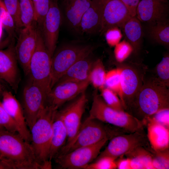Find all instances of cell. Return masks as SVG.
I'll return each instance as SVG.
<instances>
[{"mask_svg": "<svg viewBox=\"0 0 169 169\" xmlns=\"http://www.w3.org/2000/svg\"><path fill=\"white\" fill-rule=\"evenodd\" d=\"M0 156L9 169H39L30 142L17 133L0 130Z\"/></svg>", "mask_w": 169, "mask_h": 169, "instance_id": "6da1fadb", "label": "cell"}, {"mask_svg": "<svg viewBox=\"0 0 169 169\" xmlns=\"http://www.w3.org/2000/svg\"><path fill=\"white\" fill-rule=\"evenodd\" d=\"M169 108L168 87L159 82L154 77L145 79L143 85L133 103L127 110L143 122L157 111Z\"/></svg>", "mask_w": 169, "mask_h": 169, "instance_id": "7a4b0ae2", "label": "cell"}, {"mask_svg": "<svg viewBox=\"0 0 169 169\" xmlns=\"http://www.w3.org/2000/svg\"><path fill=\"white\" fill-rule=\"evenodd\" d=\"M57 110L47 105L30 130V143L41 169L51 168L49 152L52 126Z\"/></svg>", "mask_w": 169, "mask_h": 169, "instance_id": "3957f363", "label": "cell"}, {"mask_svg": "<svg viewBox=\"0 0 169 169\" xmlns=\"http://www.w3.org/2000/svg\"><path fill=\"white\" fill-rule=\"evenodd\" d=\"M95 89L93 94V101L89 117L111 125L128 133L145 132V124L125 111L116 110L109 106Z\"/></svg>", "mask_w": 169, "mask_h": 169, "instance_id": "277c9868", "label": "cell"}, {"mask_svg": "<svg viewBox=\"0 0 169 169\" xmlns=\"http://www.w3.org/2000/svg\"><path fill=\"white\" fill-rule=\"evenodd\" d=\"M121 130L108 129L104 123L89 116L81 123L75 137L66 143L56 154H63L77 148L92 145L102 140L123 133Z\"/></svg>", "mask_w": 169, "mask_h": 169, "instance_id": "5b68a950", "label": "cell"}, {"mask_svg": "<svg viewBox=\"0 0 169 169\" xmlns=\"http://www.w3.org/2000/svg\"><path fill=\"white\" fill-rule=\"evenodd\" d=\"M51 58L39 29L36 47L31 57L28 75L48 95L51 89Z\"/></svg>", "mask_w": 169, "mask_h": 169, "instance_id": "8992f818", "label": "cell"}, {"mask_svg": "<svg viewBox=\"0 0 169 169\" xmlns=\"http://www.w3.org/2000/svg\"><path fill=\"white\" fill-rule=\"evenodd\" d=\"M94 49L90 45L68 44L54 53L51 58V88L72 65L90 55Z\"/></svg>", "mask_w": 169, "mask_h": 169, "instance_id": "52a82bcc", "label": "cell"}, {"mask_svg": "<svg viewBox=\"0 0 169 169\" xmlns=\"http://www.w3.org/2000/svg\"><path fill=\"white\" fill-rule=\"evenodd\" d=\"M121 69V84L125 110L131 105L142 87L147 69L144 64L134 62L118 63Z\"/></svg>", "mask_w": 169, "mask_h": 169, "instance_id": "ba28073f", "label": "cell"}, {"mask_svg": "<svg viewBox=\"0 0 169 169\" xmlns=\"http://www.w3.org/2000/svg\"><path fill=\"white\" fill-rule=\"evenodd\" d=\"M47 95L38 84L29 79L23 94V109L29 130L47 105Z\"/></svg>", "mask_w": 169, "mask_h": 169, "instance_id": "9c48e42d", "label": "cell"}, {"mask_svg": "<svg viewBox=\"0 0 169 169\" xmlns=\"http://www.w3.org/2000/svg\"><path fill=\"white\" fill-rule=\"evenodd\" d=\"M139 146L147 148L151 147L145 132L136 131L128 134H120L111 138L99 157L109 156L116 159Z\"/></svg>", "mask_w": 169, "mask_h": 169, "instance_id": "30bf717a", "label": "cell"}, {"mask_svg": "<svg viewBox=\"0 0 169 169\" xmlns=\"http://www.w3.org/2000/svg\"><path fill=\"white\" fill-rule=\"evenodd\" d=\"M109 139L105 138L94 145L79 147L64 154L57 155L54 157L56 162L64 169H84L97 156Z\"/></svg>", "mask_w": 169, "mask_h": 169, "instance_id": "8fae6325", "label": "cell"}, {"mask_svg": "<svg viewBox=\"0 0 169 169\" xmlns=\"http://www.w3.org/2000/svg\"><path fill=\"white\" fill-rule=\"evenodd\" d=\"M39 30L35 22L20 30L15 51L17 61L28 75L31 57L35 50Z\"/></svg>", "mask_w": 169, "mask_h": 169, "instance_id": "7c38bea8", "label": "cell"}, {"mask_svg": "<svg viewBox=\"0 0 169 169\" xmlns=\"http://www.w3.org/2000/svg\"><path fill=\"white\" fill-rule=\"evenodd\" d=\"M85 92L77 97L66 107L57 111V115L62 120L67 131L66 143L70 141L75 137L81 124L82 117L88 100Z\"/></svg>", "mask_w": 169, "mask_h": 169, "instance_id": "4fadbf2b", "label": "cell"}, {"mask_svg": "<svg viewBox=\"0 0 169 169\" xmlns=\"http://www.w3.org/2000/svg\"><path fill=\"white\" fill-rule=\"evenodd\" d=\"M90 84L89 79L81 82H58L48 95L47 105L58 110L66 102L84 92Z\"/></svg>", "mask_w": 169, "mask_h": 169, "instance_id": "5bb4252c", "label": "cell"}, {"mask_svg": "<svg viewBox=\"0 0 169 169\" xmlns=\"http://www.w3.org/2000/svg\"><path fill=\"white\" fill-rule=\"evenodd\" d=\"M61 22L58 0H51L41 31L45 45L51 57L56 49Z\"/></svg>", "mask_w": 169, "mask_h": 169, "instance_id": "9a60e30c", "label": "cell"}, {"mask_svg": "<svg viewBox=\"0 0 169 169\" xmlns=\"http://www.w3.org/2000/svg\"><path fill=\"white\" fill-rule=\"evenodd\" d=\"M103 4L101 34L113 27L122 28L131 17L125 5L120 0H102Z\"/></svg>", "mask_w": 169, "mask_h": 169, "instance_id": "2e32d148", "label": "cell"}, {"mask_svg": "<svg viewBox=\"0 0 169 169\" xmlns=\"http://www.w3.org/2000/svg\"><path fill=\"white\" fill-rule=\"evenodd\" d=\"M17 59L13 42L5 49H0V79L16 92L20 80Z\"/></svg>", "mask_w": 169, "mask_h": 169, "instance_id": "e0dca14e", "label": "cell"}, {"mask_svg": "<svg viewBox=\"0 0 169 169\" xmlns=\"http://www.w3.org/2000/svg\"><path fill=\"white\" fill-rule=\"evenodd\" d=\"M168 2L161 0H140L136 16L141 21L150 24L167 20Z\"/></svg>", "mask_w": 169, "mask_h": 169, "instance_id": "ac0fdd59", "label": "cell"}, {"mask_svg": "<svg viewBox=\"0 0 169 169\" xmlns=\"http://www.w3.org/2000/svg\"><path fill=\"white\" fill-rule=\"evenodd\" d=\"M2 103L9 115L17 125L18 134L26 141H31L30 132L27 126L22 107L9 91L5 90L3 93Z\"/></svg>", "mask_w": 169, "mask_h": 169, "instance_id": "d6986e66", "label": "cell"}, {"mask_svg": "<svg viewBox=\"0 0 169 169\" xmlns=\"http://www.w3.org/2000/svg\"><path fill=\"white\" fill-rule=\"evenodd\" d=\"M90 7L83 15L77 31L87 34L100 33L102 27L103 4L102 0H91Z\"/></svg>", "mask_w": 169, "mask_h": 169, "instance_id": "ffe728a7", "label": "cell"}, {"mask_svg": "<svg viewBox=\"0 0 169 169\" xmlns=\"http://www.w3.org/2000/svg\"><path fill=\"white\" fill-rule=\"evenodd\" d=\"M147 136L151 149L155 151L169 148V128L149 120L145 121Z\"/></svg>", "mask_w": 169, "mask_h": 169, "instance_id": "44dd1931", "label": "cell"}, {"mask_svg": "<svg viewBox=\"0 0 169 169\" xmlns=\"http://www.w3.org/2000/svg\"><path fill=\"white\" fill-rule=\"evenodd\" d=\"M66 21L72 29L78 30L82 18L90 6L91 0H64Z\"/></svg>", "mask_w": 169, "mask_h": 169, "instance_id": "7402d4cb", "label": "cell"}, {"mask_svg": "<svg viewBox=\"0 0 169 169\" xmlns=\"http://www.w3.org/2000/svg\"><path fill=\"white\" fill-rule=\"evenodd\" d=\"M90 56V55L83 58L74 64L58 82H81L89 79L94 61Z\"/></svg>", "mask_w": 169, "mask_h": 169, "instance_id": "603a6c76", "label": "cell"}, {"mask_svg": "<svg viewBox=\"0 0 169 169\" xmlns=\"http://www.w3.org/2000/svg\"><path fill=\"white\" fill-rule=\"evenodd\" d=\"M122 29L126 40L132 47L133 52L137 54L141 48L143 34L141 21L136 16L131 17Z\"/></svg>", "mask_w": 169, "mask_h": 169, "instance_id": "cb8c5ba5", "label": "cell"}, {"mask_svg": "<svg viewBox=\"0 0 169 169\" xmlns=\"http://www.w3.org/2000/svg\"><path fill=\"white\" fill-rule=\"evenodd\" d=\"M68 138V133L61 119L56 115L53 124L52 134L49 152V160L54 158L65 145Z\"/></svg>", "mask_w": 169, "mask_h": 169, "instance_id": "d4e9b609", "label": "cell"}, {"mask_svg": "<svg viewBox=\"0 0 169 169\" xmlns=\"http://www.w3.org/2000/svg\"><path fill=\"white\" fill-rule=\"evenodd\" d=\"M151 149L139 146L125 155L131 159V169H153Z\"/></svg>", "mask_w": 169, "mask_h": 169, "instance_id": "484cf974", "label": "cell"}, {"mask_svg": "<svg viewBox=\"0 0 169 169\" xmlns=\"http://www.w3.org/2000/svg\"><path fill=\"white\" fill-rule=\"evenodd\" d=\"M148 33L156 42L168 46L169 44V23L167 20L150 24Z\"/></svg>", "mask_w": 169, "mask_h": 169, "instance_id": "4316f807", "label": "cell"}, {"mask_svg": "<svg viewBox=\"0 0 169 169\" xmlns=\"http://www.w3.org/2000/svg\"><path fill=\"white\" fill-rule=\"evenodd\" d=\"M106 73L102 60L98 59L94 60L90 73L89 79L90 83L96 89L100 90L105 87Z\"/></svg>", "mask_w": 169, "mask_h": 169, "instance_id": "83f0119b", "label": "cell"}, {"mask_svg": "<svg viewBox=\"0 0 169 169\" xmlns=\"http://www.w3.org/2000/svg\"><path fill=\"white\" fill-rule=\"evenodd\" d=\"M121 69L118 67L106 72L105 87L117 94L123 105L121 84Z\"/></svg>", "mask_w": 169, "mask_h": 169, "instance_id": "f1b7e54d", "label": "cell"}, {"mask_svg": "<svg viewBox=\"0 0 169 169\" xmlns=\"http://www.w3.org/2000/svg\"><path fill=\"white\" fill-rule=\"evenodd\" d=\"M21 20L23 27L32 25L35 21V11L32 0H18Z\"/></svg>", "mask_w": 169, "mask_h": 169, "instance_id": "f546056e", "label": "cell"}, {"mask_svg": "<svg viewBox=\"0 0 169 169\" xmlns=\"http://www.w3.org/2000/svg\"><path fill=\"white\" fill-rule=\"evenodd\" d=\"M154 77L160 83L169 86V55L166 54L161 61L156 66Z\"/></svg>", "mask_w": 169, "mask_h": 169, "instance_id": "4dcf8cb0", "label": "cell"}, {"mask_svg": "<svg viewBox=\"0 0 169 169\" xmlns=\"http://www.w3.org/2000/svg\"><path fill=\"white\" fill-rule=\"evenodd\" d=\"M100 90V95L109 106L117 111H125L124 106L116 93L105 87Z\"/></svg>", "mask_w": 169, "mask_h": 169, "instance_id": "1f68e13d", "label": "cell"}, {"mask_svg": "<svg viewBox=\"0 0 169 169\" xmlns=\"http://www.w3.org/2000/svg\"><path fill=\"white\" fill-rule=\"evenodd\" d=\"M0 23L8 36L13 38L17 28L13 19L6 9L3 0H0Z\"/></svg>", "mask_w": 169, "mask_h": 169, "instance_id": "d6a6232c", "label": "cell"}, {"mask_svg": "<svg viewBox=\"0 0 169 169\" xmlns=\"http://www.w3.org/2000/svg\"><path fill=\"white\" fill-rule=\"evenodd\" d=\"M51 0H37L34 5L35 21L41 31L45 16L49 9Z\"/></svg>", "mask_w": 169, "mask_h": 169, "instance_id": "836d02e7", "label": "cell"}, {"mask_svg": "<svg viewBox=\"0 0 169 169\" xmlns=\"http://www.w3.org/2000/svg\"><path fill=\"white\" fill-rule=\"evenodd\" d=\"M153 169H169V148L160 151H155L151 148Z\"/></svg>", "mask_w": 169, "mask_h": 169, "instance_id": "e575fe53", "label": "cell"}, {"mask_svg": "<svg viewBox=\"0 0 169 169\" xmlns=\"http://www.w3.org/2000/svg\"><path fill=\"white\" fill-rule=\"evenodd\" d=\"M8 13L13 19L16 28L23 27L21 16L18 0H3Z\"/></svg>", "mask_w": 169, "mask_h": 169, "instance_id": "d590c367", "label": "cell"}, {"mask_svg": "<svg viewBox=\"0 0 169 169\" xmlns=\"http://www.w3.org/2000/svg\"><path fill=\"white\" fill-rule=\"evenodd\" d=\"M133 52L131 44L126 40L120 42L115 46L114 54L118 63H122Z\"/></svg>", "mask_w": 169, "mask_h": 169, "instance_id": "8d00e7d4", "label": "cell"}, {"mask_svg": "<svg viewBox=\"0 0 169 169\" xmlns=\"http://www.w3.org/2000/svg\"><path fill=\"white\" fill-rule=\"evenodd\" d=\"M116 159L109 156L99 157L95 162L90 163L84 169H115L117 168Z\"/></svg>", "mask_w": 169, "mask_h": 169, "instance_id": "74e56055", "label": "cell"}, {"mask_svg": "<svg viewBox=\"0 0 169 169\" xmlns=\"http://www.w3.org/2000/svg\"><path fill=\"white\" fill-rule=\"evenodd\" d=\"M0 126L11 132L18 133L17 125L7 112L0 101Z\"/></svg>", "mask_w": 169, "mask_h": 169, "instance_id": "f35d334b", "label": "cell"}, {"mask_svg": "<svg viewBox=\"0 0 169 169\" xmlns=\"http://www.w3.org/2000/svg\"><path fill=\"white\" fill-rule=\"evenodd\" d=\"M151 120L169 128V108L157 111L149 117L146 120Z\"/></svg>", "mask_w": 169, "mask_h": 169, "instance_id": "ab89813d", "label": "cell"}, {"mask_svg": "<svg viewBox=\"0 0 169 169\" xmlns=\"http://www.w3.org/2000/svg\"><path fill=\"white\" fill-rule=\"evenodd\" d=\"M105 33L106 41L111 47H115L119 43L122 37L121 32L119 28L117 27L111 28Z\"/></svg>", "mask_w": 169, "mask_h": 169, "instance_id": "60d3db41", "label": "cell"}, {"mask_svg": "<svg viewBox=\"0 0 169 169\" xmlns=\"http://www.w3.org/2000/svg\"><path fill=\"white\" fill-rule=\"evenodd\" d=\"M127 8L131 17L136 16L137 8L140 0H120Z\"/></svg>", "mask_w": 169, "mask_h": 169, "instance_id": "b9f144b4", "label": "cell"}, {"mask_svg": "<svg viewBox=\"0 0 169 169\" xmlns=\"http://www.w3.org/2000/svg\"><path fill=\"white\" fill-rule=\"evenodd\" d=\"M117 168L118 169H131V160L129 158H120L116 161Z\"/></svg>", "mask_w": 169, "mask_h": 169, "instance_id": "7bdbcfd3", "label": "cell"}, {"mask_svg": "<svg viewBox=\"0 0 169 169\" xmlns=\"http://www.w3.org/2000/svg\"><path fill=\"white\" fill-rule=\"evenodd\" d=\"M0 79V96H2L3 93L5 90L4 89V87L2 84Z\"/></svg>", "mask_w": 169, "mask_h": 169, "instance_id": "ee69618b", "label": "cell"}, {"mask_svg": "<svg viewBox=\"0 0 169 169\" xmlns=\"http://www.w3.org/2000/svg\"><path fill=\"white\" fill-rule=\"evenodd\" d=\"M0 169H9V168L1 160H0Z\"/></svg>", "mask_w": 169, "mask_h": 169, "instance_id": "f6af8a7d", "label": "cell"}, {"mask_svg": "<svg viewBox=\"0 0 169 169\" xmlns=\"http://www.w3.org/2000/svg\"><path fill=\"white\" fill-rule=\"evenodd\" d=\"M33 2V3H34V5H35L36 2H37V0H32Z\"/></svg>", "mask_w": 169, "mask_h": 169, "instance_id": "bcb514c9", "label": "cell"}, {"mask_svg": "<svg viewBox=\"0 0 169 169\" xmlns=\"http://www.w3.org/2000/svg\"><path fill=\"white\" fill-rule=\"evenodd\" d=\"M161 0L165 2H168V0Z\"/></svg>", "mask_w": 169, "mask_h": 169, "instance_id": "7dc6e473", "label": "cell"}, {"mask_svg": "<svg viewBox=\"0 0 169 169\" xmlns=\"http://www.w3.org/2000/svg\"><path fill=\"white\" fill-rule=\"evenodd\" d=\"M3 129H4V128H3V127L0 126V130Z\"/></svg>", "mask_w": 169, "mask_h": 169, "instance_id": "c3c4849f", "label": "cell"}, {"mask_svg": "<svg viewBox=\"0 0 169 169\" xmlns=\"http://www.w3.org/2000/svg\"><path fill=\"white\" fill-rule=\"evenodd\" d=\"M1 157H0V160H1Z\"/></svg>", "mask_w": 169, "mask_h": 169, "instance_id": "681fc988", "label": "cell"}, {"mask_svg": "<svg viewBox=\"0 0 169 169\" xmlns=\"http://www.w3.org/2000/svg\"></svg>", "mask_w": 169, "mask_h": 169, "instance_id": "f907efd6", "label": "cell"}]
</instances>
